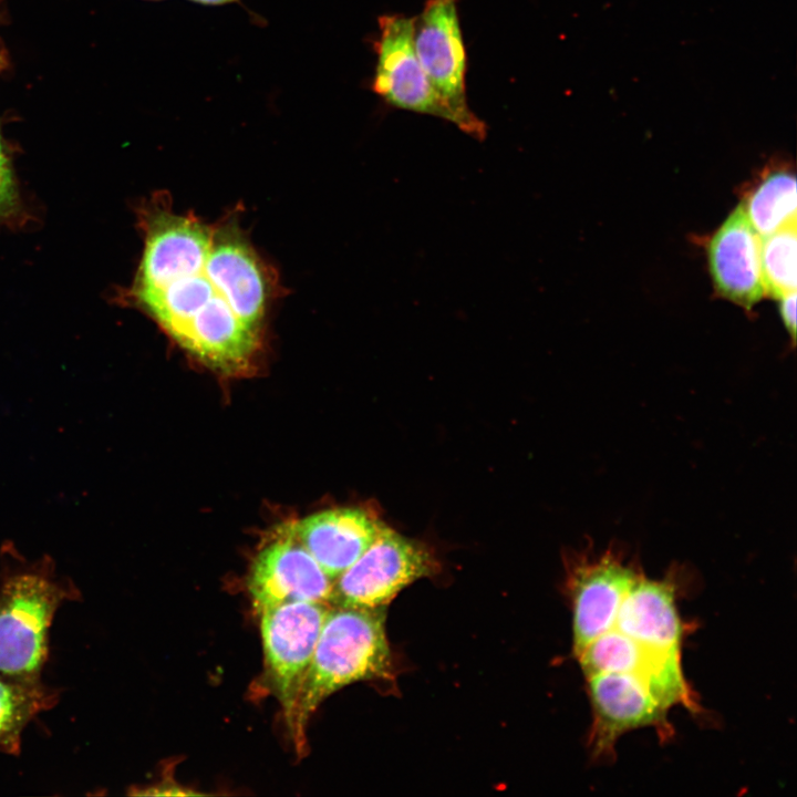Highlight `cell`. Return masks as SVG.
<instances>
[{
  "label": "cell",
  "instance_id": "obj_4",
  "mask_svg": "<svg viewBox=\"0 0 797 797\" xmlns=\"http://www.w3.org/2000/svg\"><path fill=\"white\" fill-rule=\"evenodd\" d=\"M438 570L429 549L383 524L370 547L334 580L330 605L384 608L402 589Z\"/></svg>",
  "mask_w": 797,
  "mask_h": 797
},
{
  "label": "cell",
  "instance_id": "obj_20",
  "mask_svg": "<svg viewBox=\"0 0 797 797\" xmlns=\"http://www.w3.org/2000/svg\"><path fill=\"white\" fill-rule=\"evenodd\" d=\"M201 6H225L230 3H240L241 0H187Z\"/></svg>",
  "mask_w": 797,
  "mask_h": 797
},
{
  "label": "cell",
  "instance_id": "obj_11",
  "mask_svg": "<svg viewBox=\"0 0 797 797\" xmlns=\"http://www.w3.org/2000/svg\"><path fill=\"white\" fill-rule=\"evenodd\" d=\"M641 577L635 567L624 563L619 551L581 555L569 573L573 611V653L577 656L591 641L609 631L619 608Z\"/></svg>",
  "mask_w": 797,
  "mask_h": 797
},
{
  "label": "cell",
  "instance_id": "obj_1",
  "mask_svg": "<svg viewBox=\"0 0 797 797\" xmlns=\"http://www.w3.org/2000/svg\"><path fill=\"white\" fill-rule=\"evenodd\" d=\"M134 303L186 351L224 371L256 355L277 294L271 268L236 219L207 222L157 197L142 213Z\"/></svg>",
  "mask_w": 797,
  "mask_h": 797
},
{
  "label": "cell",
  "instance_id": "obj_8",
  "mask_svg": "<svg viewBox=\"0 0 797 797\" xmlns=\"http://www.w3.org/2000/svg\"><path fill=\"white\" fill-rule=\"evenodd\" d=\"M333 583L298 540L292 527L258 552L247 587L259 614L291 602L330 605Z\"/></svg>",
  "mask_w": 797,
  "mask_h": 797
},
{
  "label": "cell",
  "instance_id": "obj_22",
  "mask_svg": "<svg viewBox=\"0 0 797 797\" xmlns=\"http://www.w3.org/2000/svg\"><path fill=\"white\" fill-rule=\"evenodd\" d=\"M148 1H162V0H148Z\"/></svg>",
  "mask_w": 797,
  "mask_h": 797
},
{
  "label": "cell",
  "instance_id": "obj_9",
  "mask_svg": "<svg viewBox=\"0 0 797 797\" xmlns=\"http://www.w3.org/2000/svg\"><path fill=\"white\" fill-rule=\"evenodd\" d=\"M577 659L586 677L603 673H631L640 677L666 707L681 704L691 712L698 711L682 672L681 653L646 648L611 628L591 641Z\"/></svg>",
  "mask_w": 797,
  "mask_h": 797
},
{
  "label": "cell",
  "instance_id": "obj_12",
  "mask_svg": "<svg viewBox=\"0 0 797 797\" xmlns=\"http://www.w3.org/2000/svg\"><path fill=\"white\" fill-rule=\"evenodd\" d=\"M760 236L742 203L727 216L707 246L708 270L720 296L751 309L766 296L760 267Z\"/></svg>",
  "mask_w": 797,
  "mask_h": 797
},
{
  "label": "cell",
  "instance_id": "obj_18",
  "mask_svg": "<svg viewBox=\"0 0 797 797\" xmlns=\"http://www.w3.org/2000/svg\"><path fill=\"white\" fill-rule=\"evenodd\" d=\"M15 182L0 134V219L7 217L17 206Z\"/></svg>",
  "mask_w": 797,
  "mask_h": 797
},
{
  "label": "cell",
  "instance_id": "obj_14",
  "mask_svg": "<svg viewBox=\"0 0 797 797\" xmlns=\"http://www.w3.org/2000/svg\"><path fill=\"white\" fill-rule=\"evenodd\" d=\"M675 598L670 578L650 580L641 575L624 597L612 628L646 648L681 653L684 628Z\"/></svg>",
  "mask_w": 797,
  "mask_h": 797
},
{
  "label": "cell",
  "instance_id": "obj_3",
  "mask_svg": "<svg viewBox=\"0 0 797 797\" xmlns=\"http://www.w3.org/2000/svg\"><path fill=\"white\" fill-rule=\"evenodd\" d=\"M0 673L38 680L48 654L53 615L71 590L55 579L50 558L25 562L11 542L2 546Z\"/></svg>",
  "mask_w": 797,
  "mask_h": 797
},
{
  "label": "cell",
  "instance_id": "obj_7",
  "mask_svg": "<svg viewBox=\"0 0 797 797\" xmlns=\"http://www.w3.org/2000/svg\"><path fill=\"white\" fill-rule=\"evenodd\" d=\"M372 90L389 105L432 115L455 125V116L429 83L414 48V18H379Z\"/></svg>",
  "mask_w": 797,
  "mask_h": 797
},
{
  "label": "cell",
  "instance_id": "obj_6",
  "mask_svg": "<svg viewBox=\"0 0 797 797\" xmlns=\"http://www.w3.org/2000/svg\"><path fill=\"white\" fill-rule=\"evenodd\" d=\"M330 605L291 602L259 613L266 674L288 718Z\"/></svg>",
  "mask_w": 797,
  "mask_h": 797
},
{
  "label": "cell",
  "instance_id": "obj_15",
  "mask_svg": "<svg viewBox=\"0 0 797 797\" xmlns=\"http://www.w3.org/2000/svg\"><path fill=\"white\" fill-rule=\"evenodd\" d=\"M796 188L793 174L785 170L773 172L742 203L751 225L760 237L796 225Z\"/></svg>",
  "mask_w": 797,
  "mask_h": 797
},
{
  "label": "cell",
  "instance_id": "obj_13",
  "mask_svg": "<svg viewBox=\"0 0 797 797\" xmlns=\"http://www.w3.org/2000/svg\"><path fill=\"white\" fill-rule=\"evenodd\" d=\"M383 524L361 508H334L293 525L296 537L334 581L377 537Z\"/></svg>",
  "mask_w": 797,
  "mask_h": 797
},
{
  "label": "cell",
  "instance_id": "obj_5",
  "mask_svg": "<svg viewBox=\"0 0 797 797\" xmlns=\"http://www.w3.org/2000/svg\"><path fill=\"white\" fill-rule=\"evenodd\" d=\"M414 48L436 93L463 133L484 141L487 126L469 107L465 91L466 52L456 0H427L414 18Z\"/></svg>",
  "mask_w": 797,
  "mask_h": 797
},
{
  "label": "cell",
  "instance_id": "obj_21",
  "mask_svg": "<svg viewBox=\"0 0 797 797\" xmlns=\"http://www.w3.org/2000/svg\"><path fill=\"white\" fill-rule=\"evenodd\" d=\"M6 53L0 49V72L7 66Z\"/></svg>",
  "mask_w": 797,
  "mask_h": 797
},
{
  "label": "cell",
  "instance_id": "obj_2",
  "mask_svg": "<svg viewBox=\"0 0 797 797\" xmlns=\"http://www.w3.org/2000/svg\"><path fill=\"white\" fill-rule=\"evenodd\" d=\"M384 620V608L330 605L286 720L300 756L306 753L309 720L328 696L355 682L391 679L393 664Z\"/></svg>",
  "mask_w": 797,
  "mask_h": 797
},
{
  "label": "cell",
  "instance_id": "obj_17",
  "mask_svg": "<svg viewBox=\"0 0 797 797\" xmlns=\"http://www.w3.org/2000/svg\"><path fill=\"white\" fill-rule=\"evenodd\" d=\"M760 267L766 294L776 299L797 286V226L760 237Z\"/></svg>",
  "mask_w": 797,
  "mask_h": 797
},
{
  "label": "cell",
  "instance_id": "obj_10",
  "mask_svg": "<svg viewBox=\"0 0 797 797\" xmlns=\"http://www.w3.org/2000/svg\"><path fill=\"white\" fill-rule=\"evenodd\" d=\"M587 679L593 711L589 745L593 757H610L617 739L628 731L653 727L664 739L672 736L667 707L631 673H603Z\"/></svg>",
  "mask_w": 797,
  "mask_h": 797
},
{
  "label": "cell",
  "instance_id": "obj_16",
  "mask_svg": "<svg viewBox=\"0 0 797 797\" xmlns=\"http://www.w3.org/2000/svg\"><path fill=\"white\" fill-rule=\"evenodd\" d=\"M0 677V747L17 753L27 723L51 700L38 680Z\"/></svg>",
  "mask_w": 797,
  "mask_h": 797
},
{
  "label": "cell",
  "instance_id": "obj_19",
  "mask_svg": "<svg viewBox=\"0 0 797 797\" xmlns=\"http://www.w3.org/2000/svg\"><path fill=\"white\" fill-rule=\"evenodd\" d=\"M779 301V313L783 323L788 331L793 343L796 339V291H790L777 299Z\"/></svg>",
  "mask_w": 797,
  "mask_h": 797
}]
</instances>
